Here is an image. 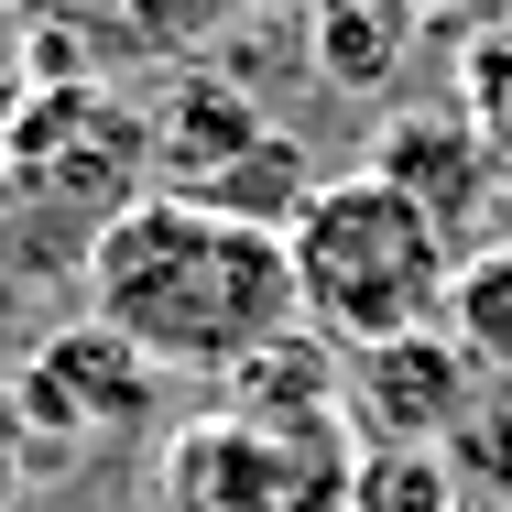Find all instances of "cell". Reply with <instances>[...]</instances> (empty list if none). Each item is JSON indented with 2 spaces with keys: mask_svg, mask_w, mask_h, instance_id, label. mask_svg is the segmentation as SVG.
<instances>
[{
  "mask_svg": "<svg viewBox=\"0 0 512 512\" xmlns=\"http://www.w3.org/2000/svg\"><path fill=\"white\" fill-rule=\"evenodd\" d=\"M88 316L120 327L164 382H229L262 338L295 327V251L262 218H229L207 197H131L99 240L77 251Z\"/></svg>",
  "mask_w": 512,
  "mask_h": 512,
  "instance_id": "cell-1",
  "label": "cell"
},
{
  "mask_svg": "<svg viewBox=\"0 0 512 512\" xmlns=\"http://www.w3.org/2000/svg\"><path fill=\"white\" fill-rule=\"evenodd\" d=\"M284 251H295V306H306V327H327L338 349L436 327V316H447V284H458V240H447L382 164L327 175V186L295 207Z\"/></svg>",
  "mask_w": 512,
  "mask_h": 512,
  "instance_id": "cell-2",
  "label": "cell"
},
{
  "mask_svg": "<svg viewBox=\"0 0 512 512\" xmlns=\"http://www.w3.org/2000/svg\"><path fill=\"white\" fill-rule=\"evenodd\" d=\"M11 164H22V251H88L131 197H153V109L120 99L109 77H44L11 109Z\"/></svg>",
  "mask_w": 512,
  "mask_h": 512,
  "instance_id": "cell-3",
  "label": "cell"
},
{
  "mask_svg": "<svg viewBox=\"0 0 512 512\" xmlns=\"http://www.w3.org/2000/svg\"><path fill=\"white\" fill-rule=\"evenodd\" d=\"M11 404L33 425V447H66V458H99V447H131L153 404H164V371L99 327V316H66V327H44L33 349H22V371H11Z\"/></svg>",
  "mask_w": 512,
  "mask_h": 512,
  "instance_id": "cell-4",
  "label": "cell"
},
{
  "mask_svg": "<svg viewBox=\"0 0 512 512\" xmlns=\"http://www.w3.org/2000/svg\"><path fill=\"white\" fill-rule=\"evenodd\" d=\"M175 512H349V436L218 414L175 436Z\"/></svg>",
  "mask_w": 512,
  "mask_h": 512,
  "instance_id": "cell-5",
  "label": "cell"
},
{
  "mask_svg": "<svg viewBox=\"0 0 512 512\" xmlns=\"http://www.w3.org/2000/svg\"><path fill=\"white\" fill-rule=\"evenodd\" d=\"M480 382L491 371L447 338V316L404 327V338H371V349H349V436L360 447H447L469 414L491 404Z\"/></svg>",
  "mask_w": 512,
  "mask_h": 512,
  "instance_id": "cell-6",
  "label": "cell"
},
{
  "mask_svg": "<svg viewBox=\"0 0 512 512\" xmlns=\"http://www.w3.org/2000/svg\"><path fill=\"white\" fill-rule=\"evenodd\" d=\"M360 164H382L393 186H404L458 251H480V240H502V207H512V164L502 142L469 120V109H404V120H382V142L360 153Z\"/></svg>",
  "mask_w": 512,
  "mask_h": 512,
  "instance_id": "cell-7",
  "label": "cell"
},
{
  "mask_svg": "<svg viewBox=\"0 0 512 512\" xmlns=\"http://www.w3.org/2000/svg\"><path fill=\"white\" fill-rule=\"evenodd\" d=\"M262 131H273V109L251 99V88H229L218 66H186V77H164V99H153V175H164L175 197H207Z\"/></svg>",
  "mask_w": 512,
  "mask_h": 512,
  "instance_id": "cell-8",
  "label": "cell"
},
{
  "mask_svg": "<svg viewBox=\"0 0 512 512\" xmlns=\"http://www.w3.org/2000/svg\"><path fill=\"white\" fill-rule=\"evenodd\" d=\"M425 11L414 0H306V66L327 99H393L414 77Z\"/></svg>",
  "mask_w": 512,
  "mask_h": 512,
  "instance_id": "cell-9",
  "label": "cell"
},
{
  "mask_svg": "<svg viewBox=\"0 0 512 512\" xmlns=\"http://www.w3.org/2000/svg\"><path fill=\"white\" fill-rule=\"evenodd\" d=\"M447 338H458L491 382H512V229H502V240H480V251H458V284H447Z\"/></svg>",
  "mask_w": 512,
  "mask_h": 512,
  "instance_id": "cell-10",
  "label": "cell"
},
{
  "mask_svg": "<svg viewBox=\"0 0 512 512\" xmlns=\"http://www.w3.org/2000/svg\"><path fill=\"white\" fill-rule=\"evenodd\" d=\"M316 186H327V175H316V153L284 131V120H273V131H262V142H251V153H240V164L207 186V207H229V218H262V229H295V207H306Z\"/></svg>",
  "mask_w": 512,
  "mask_h": 512,
  "instance_id": "cell-11",
  "label": "cell"
},
{
  "mask_svg": "<svg viewBox=\"0 0 512 512\" xmlns=\"http://www.w3.org/2000/svg\"><path fill=\"white\" fill-rule=\"evenodd\" d=\"M458 458L447 447H360L349 436V512H458Z\"/></svg>",
  "mask_w": 512,
  "mask_h": 512,
  "instance_id": "cell-12",
  "label": "cell"
},
{
  "mask_svg": "<svg viewBox=\"0 0 512 512\" xmlns=\"http://www.w3.org/2000/svg\"><path fill=\"white\" fill-rule=\"evenodd\" d=\"M447 458H458V491H469V502L512 512V404H480L458 436H447Z\"/></svg>",
  "mask_w": 512,
  "mask_h": 512,
  "instance_id": "cell-13",
  "label": "cell"
},
{
  "mask_svg": "<svg viewBox=\"0 0 512 512\" xmlns=\"http://www.w3.org/2000/svg\"><path fill=\"white\" fill-rule=\"evenodd\" d=\"M512 99V22H491V33H469V55H458V109L480 120V109Z\"/></svg>",
  "mask_w": 512,
  "mask_h": 512,
  "instance_id": "cell-14",
  "label": "cell"
},
{
  "mask_svg": "<svg viewBox=\"0 0 512 512\" xmlns=\"http://www.w3.org/2000/svg\"><path fill=\"white\" fill-rule=\"evenodd\" d=\"M44 88V44H33V22H22V0H0V131H11V109Z\"/></svg>",
  "mask_w": 512,
  "mask_h": 512,
  "instance_id": "cell-15",
  "label": "cell"
},
{
  "mask_svg": "<svg viewBox=\"0 0 512 512\" xmlns=\"http://www.w3.org/2000/svg\"><path fill=\"white\" fill-rule=\"evenodd\" d=\"M22 491H33V425H22L11 382H0V512H22Z\"/></svg>",
  "mask_w": 512,
  "mask_h": 512,
  "instance_id": "cell-16",
  "label": "cell"
},
{
  "mask_svg": "<svg viewBox=\"0 0 512 512\" xmlns=\"http://www.w3.org/2000/svg\"><path fill=\"white\" fill-rule=\"evenodd\" d=\"M0 251H22V164H11V131H0Z\"/></svg>",
  "mask_w": 512,
  "mask_h": 512,
  "instance_id": "cell-17",
  "label": "cell"
},
{
  "mask_svg": "<svg viewBox=\"0 0 512 512\" xmlns=\"http://www.w3.org/2000/svg\"><path fill=\"white\" fill-rule=\"evenodd\" d=\"M414 11H425V22H447V11H480V0H414Z\"/></svg>",
  "mask_w": 512,
  "mask_h": 512,
  "instance_id": "cell-18",
  "label": "cell"
},
{
  "mask_svg": "<svg viewBox=\"0 0 512 512\" xmlns=\"http://www.w3.org/2000/svg\"><path fill=\"white\" fill-rule=\"evenodd\" d=\"M458 512H502V502H458Z\"/></svg>",
  "mask_w": 512,
  "mask_h": 512,
  "instance_id": "cell-19",
  "label": "cell"
}]
</instances>
